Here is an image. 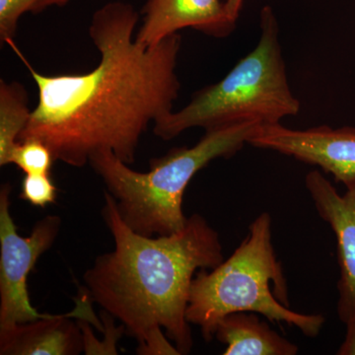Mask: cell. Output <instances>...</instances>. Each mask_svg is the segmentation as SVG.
<instances>
[{"mask_svg": "<svg viewBox=\"0 0 355 355\" xmlns=\"http://www.w3.org/2000/svg\"><path fill=\"white\" fill-rule=\"evenodd\" d=\"M139 18L132 4L121 0L98 8L89 36L100 60L83 74L41 73L14 40L6 44L38 89V103L19 141L41 140L55 161L72 167H83L102 151L128 165L135 162L142 135L174 111L181 90L177 65L182 37L142 46L135 39Z\"/></svg>", "mask_w": 355, "mask_h": 355, "instance_id": "cell-1", "label": "cell"}, {"mask_svg": "<svg viewBox=\"0 0 355 355\" xmlns=\"http://www.w3.org/2000/svg\"><path fill=\"white\" fill-rule=\"evenodd\" d=\"M103 217L114 250L98 257L84 273L91 298L137 338V354H189L193 345L186 317L191 284L198 270L224 261L218 232L205 217L193 214L173 234H139L123 220L108 191Z\"/></svg>", "mask_w": 355, "mask_h": 355, "instance_id": "cell-2", "label": "cell"}, {"mask_svg": "<svg viewBox=\"0 0 355 355\" xmlns=\"http://www.w3.org/2000/svg\"><path fill=\"white\" fill-rule=\"evenodd\" d=\"M289 305L286 275L272 244V216L263 212L227 260L196 273L186 317L207 342L214 340L219 322L235 312L257 313L272 323L295 327L308 338L319 336L323 315L295 312Z\"/></svg>", "mask_w": 355, "mask_h": 355, "instance_id": "cell-3", "label": "cell"}, {"mask_svg": "<svg viewBox=\"0 0 355 355\" xmlns=\"http://www.w3.org/2000/svg\"><path fill=\"white\" fill-rule=\"evenodd\" d=\"M256 123H241L207 130L191 147L173 148L150 161V169L137 172L111 151L89 161L116 202L123 220L139 234L153 237L181 230L188 217L183 212L187 187L196 174L218 158L241 150Z\"/></svg>", "mask_w": 355, "mask_h": 355, "instance_id": "cell-4", "label": "cell"}, {"mask_svg": "<svg viewBox=\"0 0 355 355\" xmlns=\"http://www.w3.org/2000/svg\"><path fill=\"white\" fill-rule=\"evenodd\" d=\"M260 26L254 50L218 83L196 92L184 108L156 121V137L171 140L193 128L207 132L241 123L270 125L299 114L300 101L289 85L279 23L270 7L261 9Z\"/></svg>", "mask_w": 355, "mask_h": 355, "instance_id": "cell-5", "label": "cell"}, {"mask_svg": "<svg viewBox=\"0 0 355 355\" xmlns=\"http://www.w3.org/2000/svg\"><path fill=\"white\" fill-rule=\"evenodd\" d=\"M11 186L0 190V330L27 323L51 314H41L33 307L28 292V275L40 257L57 239L62 226L58 216L37 222L29 237L18 235L10 214Z\"/></svg>", "mask_w": 355, "mask_h": 355, "instance_id": "cell-6", "label": "cell"}, {"mask_svg": "<svg viewBox=\"0 0 355 355\" xmlns=\"http://www.w3.org/2000/svg\"><path fill=\"white\" fill-rule=\"evenodd\" d=\"M248 144L318 166L345 188L355 184V128L320 125L293 130L282 123L258 125Z\"/></svg>", "mask_w": 355, "mask_h": 355, "instance_id": "cell-7", "label": "cell"}, {"mask_svg": "<svg viewBox=\"0 0 355 355\" xmlns=\"http://www.w3.org/2000/svg\"><path fill=\"white\" fill-rule=\"evenodd\" d=\"M305 187L320 218L336 236L340 266L336 313L345 324L355 323V184L338 193L318 170L305 177Z\"/></svg>", "mask_w": 355, "mask_h": 355, "instance_id": "cell-8", "label": "cell"}, {"mask_svg": "<svg viewBox=\"0 0 355 355\" xmlns=\"http://www.w3.org/2000/svg\"><path fill=\"white\" fill-rule=\"evenodd\" d=\"M87 288L80 289L71 312L51 315L0 330L1 355H76L84 350L83 331L71 318L89 322L104 331L92 309Z\"/></svg>", "mask_w": 355, "mask_h": 355, "instance_id": "cell-9", "label": "cell"}, {"mask_svg": "<svg viewBox=\"0 0 355 355\" xmlns=\"http://www.w3.org/2000/svg\"><path fill=\"white\" fill-rule=\"evenodd\" d=\"M140 15L135 39L146 46H155L187 28L224 38L236 27L221 0H146Z\"/></svg>", "mask_w": 355, "mask_h": 355, "instance_id": "cell-10", "label": "cell"}, {"mask_svg": "<svg viewBox=\"0 0 355 355\" xmlns=\"http://www.w3.org/2000/svg\"><path fill=\"white\" fill-rule=\"evenodd\" d=\"M226 345L224 355H296L299 347L273 331L253 312L228 314L217 324L216 336Z\"/></svg>", "mask_w": 355, "mask_h": 355, "instance_id": "cell-11", "label": "cell"}, {"mask_svg": "<svg viewBox=\"0 0 355 355\" xmlns=\"http://www.w3.org/2000/svg\"><path fill=\"white\" fill-rule=\"evenodd\" d=\"M29 96L24 85L0 80V166L9 164L13 149L31 119Z\"/></svg>", "mask_w": 355, "mask_h": 355, "instance_id": "cell-12", "label": "cell"}, {"mask_svg": "<svg viewBox=\"0 0 355 355\" xmlns=\"http://www.w3.org/2000/svg\"><path fill=\"white\" fill-rule=\"evenodd\" d=\"M71 0H0V42L13 41L21 18L27 13L38 14L51 7L69 6Z\"/></svg>", "mask_w": 355, "mask_h": 355, "instance_id": "cell-13", "label": "cell"}, {"mask_svg": "<svg viewBox=\"0 0 355 355\" xmlns=\"http://www.w3.org/2000/svg\"><path fill=\"white\" fill-rule=\"evenodd\" d=\"M55 162L51 149L39 139L21 140L9 158V164L17 166L25 174H51Z\"/></svg>", "mask_w": 355, "mask_h": 355, "instance_id": "cell-14", "label": "cell"}, {"mask_svg": "<svg viewBox=\"0 0 355 355\" xmlns=\"http://www.w3.org/2000/svg\"><path fill=\"white\" fill-rule=\"evenodd\" d=\"M58 189L51 174H25L20 198L34 207H44L55 202Z\"/></svg>", "mask_w": 355, "mask_h": 355, "instance_id": "cell-15", "label": "cell"}, {"mask_svg": "<svg viewBox=\"0 0 355 355\" xmlns=\"http://www.w3.org/2000/svg\"><path fill=\"white\" fill-rule=\"evenodd\" d=\"M345 340L336 354L338 355H355V323L345 324Z\"/></svg>", "mask_w": 355, "mask_h": 355, "instance_id": "cell-16", "label": "cell"}, {"mask_svg": "<svg viewBox=\"0 0 355 355\" xmlns=\"http://www.w3.org/2000/svg\"><path fill=\"white\" fill-rule=\"evenodd\" d=\"M244 3V0H225L226 10H227L229 17L231 20L237 23L240 12Z\"/></svg>", "mask_w": 355, "mask_h": 355, "instance_id": "cell-17", "label": "cell"}]
</instances>
